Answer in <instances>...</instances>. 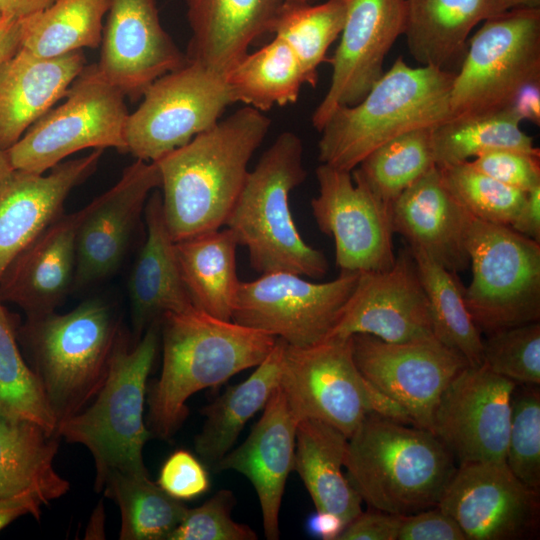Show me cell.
<instances>
[{
    "label": "cell",
    "instance_id": "4fadbf2b",
    "mask_svg": "<svg viewBox=\"0 0 540 540\" xmlns=\"http://www.w3.org/2000/svg\"><path fill=\"white\" fill-rule=\"evenodd\" d=\"M358 277L356 272H341L334 280L315 283L290 272L261 274L240 283L232 321L291 346L318 344L329 337Z\"/></svg>",
    "mask_w": 540,
    "mask_h": 540
},
{
    "label": "cell",
    "instance_id": "9f6ffc18",
    "mask_svg": "<svg viewBox=\"0 0 540 540\" xmlns=\"http://www.w3.org/2000/svg\"><path fill=\"white\" fill-rule=\"evenodd\" d=\"M21 47L19 20L0 18V65Z\"/></svg>",
    "mask_w": 540,
    "mask_h": 540
},
{
    "label": "cell",
    "instance_id": "83f0119b",
    "mask_svg": "<svg viewBox=\"0 0 540 540\" xmlns=\"http://www.w3.org/2000/svg\"><path fill=\"white\" fill-rule=\"evenodd\" d=\"M144 214L146 239L128 280L135 341L165 315L195 308L182 280L175 241L165 221L159 192L151 193Z\"/></svg>",
    "mask_w": 540,
    "mask_h": 540
},
{
    "label": "cell",
    "instance_id": "e0dca14e",
    "mask_svg": "<svg viewBox=\"0 0 540 540\" xmlns=\"http://www.w3.org/2000/svg\"><path fill=\"white\" fill-rule=\"evenodd\" d=\"M466 540H519L539 530V492L505 461L459 464L439 504Z\"/></svg>",
    "mask_w": 540,
    "mask_h": 540
},
{
    "label": "cell",
    "instance_id": "484cf974",
    "mask_svg": "<svg viewBox=\"0 0 540 540\" xmlns=\"http://www.w3.org/2000/svg\"><path fill=\"white\" fill-rule=\"evenodd\" d=\"M187 62L226 74L261 36L273 33L287 0H184Z\"/></svg>",
    "mask_w": 540,
    "mask_h": 540
},
{
    "label": "cell",
    "instance_id": "1f68e13d",
    "mask_svg": "<svg viewBox=\"0 0 540 540\" xmlns=\"http://www.w3.org/2000/svg\"><path fill=\"white\" fill-rule=\"evenodd\" d=\"M238 246L227 227L175 242L182 280L193 306L221 320L232 321L241 283L236 266Z\"/></svg>",
    "mask_w": 540,
    "mask_h": 540
},
{
    "label": "cell",
    "instance_id": "836d02e7",
    "mask_svg": "<svg viewBox=\"0 0 540 540\" xmlns=\"http://www.w3.org/2000/svg\"><path fill=\"white\" fill-rule=\"evenodd\" d=\"M236 102L261 112L296 102L306 83L292 48L280 37L253 53H246L227 73Z\"/></svg>",
    "mask_w": 540,
    "mask_h": 540
},
{
    "label": "cell",
    "instance_id": "7dc6e473",
    "mask_svg": "<svg viewBox=\"0 0 540 540\" xmlns=\"http://www.w3.org/2000/svg\"><path fill=\"white\" fill-rule=\"evenodd\" d=\"M177 500H192L209 490L210 479L203 462L191 452L180 449L163 463L156 482Z\"/></svg>",
    "mask_w": 540,
    "mask_h": 540
},
{
    "label": "cell",
    "instance_id": "3957f363",
    "mask_svg": "<svg viewBox=\"0 0 540 540\" xmlns=\"http://www.w3.org/2000/svg\"><path fill=\"white\" fill-rule=\"evenodd\" d=\"M344 468L370 508L402 516L437 506L457 470L432 431L376 412L348 438Z\"/></svg>",
    "mask_w": 540,
    "mask_h": 540
},
{
    "label": "cell",
    "instance_id": "5b68a950",
    "mask_svg": "<svg viewBox=\"0 0 540 540\" xmlns=\"http://www.w3.org/2000/svg\"><path fill=\"white\" fill-rule=\"evenodd\" d=\"M303 143L285 131L263 152L226 220L260 274L290 272L318 278L329 269L324 253L307 244L293 219L289 196L307 176Z\"/></svg>",
    "mask_w": 540,
    "mask_h": 540
},
{
    "label": "cell",
    "instance_id": "30bf717a",
    "mask_svg": "<svg viewBox=\"0 0 540 540\" xmlns=\"http://www.w3.org/2000/svg\"><path fill=\"white\" fill-rule=\"evenodd\" d=\"M63 98L6 150L14 170L42 174L88 148L127 152L125 95L96 63L84 67Z\"/></svg>",
    "mask_w": 540,
    "mask_h": 540
},
{
    "label": "cell",
    "instance_id": "db71d44e",
    "mask_svg": "<svg viewBox=\"0 0 540 540\" xmlns=\"http://www.w3.org/2000/svg\"><path fill=\"white\" fill-rule=\"evenodd\" d=\"M344 527L345 524L339 517L320 511H316L307 521L309 533L324 540H337Z\"/></svg>",
    "mask_w": 540,
    "mask_h": 540
},
{
    "label": "cell",
    "instance_id": "e575fe53",
    "mask_svg": "<svg viewBox=\"0 0 540 540\" xmlns=\"http://www.w3.org/2000/svg\"><path fill=\"white\" fill-rule=\"evenodd\" d=\"M523 120L513 106L487 113L450 117L432 128L437 166L469 161L492 150L513 149L540 153L521 128Z\"/></svg>",
    "mask_w": 540,
    "mask_h": 540
},
{
    "label": "cell",
    "instance_id": "94428289",
    "mask_svg": "<svg viewBox=\"0 0 540 540\" xmlns=\"http://www.w3.org/2000/svg\"><path fill=\"white\" fill-rule=\"evenodd\" d=\"M0 18H1V16H0Z\"/></svg>",
    "mask_w": 540,
    "mask_h": 540
},
{
    "label": "cell",
    "instance_id": "8d00e7d4",
    "mask_svg": "<svg viewBox=\"0 0 540 540\" xmlns=\"http://www.w3.org/2000/svg\"><path fill=\"white\" fill-rule=\"evenodd\" d=\"M410 249L428 300L435 338L460 354L470 366L483 364V339L468 311L465 287L457 273L424 252Z\"/></svg>",
    "mask_w": 540,
    "mask_h": 540
},
{
    "label": "cell",
    "instance_id": "7402d4cb",
    "mask_svg": "<svg viewBox=\"0 0 540 540\" xmlns=\"http://www.w3.org/2000/svg\"><path fill=\"white\" fill-rule=\"evenodd\" d=\"M103 149L62 161L48 174L12 170L0 181V278L63 212L70 192L97 168Z\"/></svg>",
    "mask_w": 540,
    "mask_h": 540
},
{
    "label": "cell",
    "instance_id": "ba28073f",
    "mask_svg": "<svg viewBox=\"0 0 540 540\" xmlns=\"http://www.w3.org/2000/svg\"><path fill=\"white\" fill-rule=\"evenodd\" d=\"M465 246L472 279L464 298L479 331L539 321L540 242L470 216Z\"/></svg>",
    "mask_w": 540,
    "mask_h": 540
},
{
    "label": "cell",
    "instance_id": "44dd1931",
    "mask_svg": "<svg viewBox=\"0 0 540 540\" xmlns=\"http://www.w3.org/2000/svg\"><path fill=\"white\" fill-rule=\"evenodd\" d=\"M160 184L156 163L136 159L117 183L88 204L77 231L73 289L97 283L118 269L147 200Z\"/></svg>",
    "mask_w": 540,
    "mask_h": 540
},
{
    "label": "cell",
    "instance_id": "f1b7e54d",
    "mask_svg": "<svg viewBox=\"0 0 540 540\" xmlns=\"http://www.w3.org/2000/svg\"><path fill=\"white\" fill-rule=\"evenodd\" d=\"M406 3L403 35L409 53L421 66L449 72H455V65L459 68L474 27L498 15V0H406Z\"/></svg>",
    "mask_w": 540,
    "mask_h": 540
},
{
    "label": "cell",
    "instance_id": "9c48e42d",
    "mask_svg": "<svg viewBox=\"0 0 540 540\" xmlns=\"http://www.w3.org/2000/svg\"><path fill=\"white\" fill-rule=\"evenodd\" d=\"M540 83V9H512L484 21L468 40L452 82L451 117L511 107Z\"/></svg>",
    "mask_w": 540,
    "mask_h": 540
},
{
    "label": "cell",
    "instance_id": "52a82bcc",
    "mask_svg": "<svg viewBox=\"0 0 540 540\" xmlns=\"http://www.w3.org/2000/svg\"><path fill=\"white\" fill-rule=\"evenodd\" d=\"M160 326L161 322L152 323L132 346L121 333L103 385L83 410L57 429L59 437L90 451L96 469V491L103 489L112 471L148 474L143 448L151 433L143 413Z\"/></svg>",
    "mask_w": 540,
    "mask_h": 540
},
{
    "label": "cell",
    "instance_id": "f907efd6",
    "mask_svg": "<svg viewBox=\"0 0 540 540\" xmlns=\"http://www.w3.org/2000/svg\"><path fill=\"white\" fill-rule=\"evenodd\" d=\"M47 504L35 491L0 497V531L11 522L24 515L40 518L41 506Z\"/></svg>",
    "mask_w": 540,
    "mask_h": 540
},
{
    "label": "cell",
    "instance_id": "4dcf8cb0",
    "mask_svg": "<svg viewBox=\"0 0 540 540\" xmlns=\"http://www.w3.org/2000/svg\"><path fill=\"white\" fill-rule=\"evenodd\" d=\"M286 342L276 343L262 363L244 381L230 386L203 407V427L194 446L200 460L212 468L235 444L245 424L268 403L279 385Z\"/></svg>",
    "mask_w": 540,
    "mask_h": 540
},
{
    "label": "cell",
    "instance_id": "8992f818",
    "mask_svg": "<svg viewBox=\"0 0 540 540\" xmlns=\"http://www.w3.org/2000/svg\"><path fill=\"white\" fill-rule=\"evenodd\" d=\"M21 334L58 429L103 385L121 334L116 313L91 298L64 314L27 317Z\"/></svg>",
    "mask_w": 540,
    "mask_h": 540
},
{
    "label": "cell",
    "instance_id": "681fc988",
    "mask_svg": "<svg viewBox=\"0 0 540 540\" xmlns=\"http://www.w3.org/2000/svg\"><path fill=\"white\" fill-rule=\"evenodd\" d=\"M403 517L370 508L349 522L337 540H397Z\"/></svg>",
    "mask_w": 540,
    "mask_h": 540
},
{
    "label": "cell",
    "instance_id": "9a60e30c",
    "mask_svg": "<svg viewBox=\"0 0 540 540\" xmlns=\"http://www.w3.org/2000/svg\"><path fill=\"white\" fill-rule=\"evenodd\" d=\"M311 210L321 232L333 238L341 272L389 269L396 258L390 210L352 171L321 163Z\"/></svg>",
    "mask_w": 540,
    "mask_h": 540
},
{
    "label": "cell",
    "instance_id": "cb8c5ba5",
    "mask_svg": "<svg viewBox=\"0 0 540 540\" xmlns=\"http://www.w3.org/2000/svg\"><path fill=\"white\" fill-rule=\"evenodd\" d=\"M88 205L58 216L9 264L0 278V298L27 317L55 311L73 288L76 237Z\"/></svg>",
    "mask_w": 540,
    "mask_h": 540
},
{
    "label": "cell",
    "instance_id": "74e56055",
    "mask_svg": "<svg viewBox=\"0 0 540 540\" xmlns=\"http://www.w3.org/2000/svg\"><path fill=\"white\" fill-rule=\"evenodd\" d=\"M102 490L120 509L122 540H168L188 509L149 474L112 471Z\"/></svg>",
    "mask_w": 540,
    "mask_h": 540
},
{
    "label": "cell",
    "instance_id": "ffe728a7",
    "mask_svg": "<svg viewBox=\"0 0 540 540\" xmlns=\"http://www.w3.org/2000/svg\"><path fill=\"white\" fill-rule=\"evenodd\" d=\"M186 62L160 22L156 0H110L96 64L125 96L141 98L156 79Z\"/></svg>",
    "mask_w": 540,
    "mask_h": 540
},
{
    "label": "cell",
    "instance_id": "680465c9",
    "mask_svg": "<svg viewBox=\"0 0 540 540\" xmlns=\"http://www.w3.org/2000/svg\"><path fill=\"white\" fill-rule=\"evenodd\" d=\"M13 168L10 165L6 151L0 147V181L3 180Z\"/></svg>",
    "mask_w": 540,
    "mask_h": 540
},
{
    "label": "cell",
    "instance_id": "c3c4849f",
    "mask_svg": "<svg viewBox=\"0 0 540 540\" xmlns=\"http://www.w3.org/2000/svg\"><path fill=\"white\" fill-rule=\"evenodd\" d=\"M397 540H466L452 517L438 506L403 517Z\"/></svg>",
    "mask_w": 540,
    "mask_h": 540
},
{
    "label": "cell",
    "instance_id": "6da1fadb",
    "mask_svg": "<svg viewBox=\"0 0 540 540\" xmlns=\"http://www.w3.org/2000/svg\"><path fill=\"white\" fill-rule=\"evenodd\" d=\"M270 126L263 112L245 106L154 161L175 242L225 226Z\"/></svg>",
    "mask_w": 540,
    "mask_h": 540
},
{
    "label": "cell",
    "instance_id": "91938a15",
    "mask_svg": "<svg viewBox=\"0 0 540 540\" xmlns=\"http://www.w3.org/2000/svg\"><path fill=\"white\" fill-rule=\"evenodd\" d=\"M313 0H287L286 3L289 4H304V3H311Z\"/></svg>",
    "mask_w": 540,
    "mask_h": 540
},
{
    "label": "cell",
    "instance_id": "4316f807",
    "mask_svg": "<svg viewBox=\"0 0 540 540\" xmlns=\"http://www.w3.org/2000/svg\"><path fill=\"white\" fill-rule=\"evenodd\" d=\"M86 66L83 50L40 57L23 48L0 65V147L7 150L62 99Z\"/></svg>",
    "mask_w": 540,
    "mask_h": 540
},
{
    "label": "cell",
    "instance_id": "603a6c76",
    "mask_svg": "<svg viewBox=\"0 0 540 540\" xmlns=\"http://www.w3.org/2000/svg\"><path fill=\"white\" fill-rule=\"evenodd\" d=\"M298 422L278 385L247 439L212 467L215 472L234 470L249 479L259 499L268 540L280 537V507L294 470Z\"/></svg>",
    "mask_w": 540,
    "mask_h": 540
},
{
    "label": "cell",
    "instance_id": "f5cc1de1",
    "mask_svg": "<svg viewBox=\"0 0 540 540\" xmlns=\"http://www.w3.org/2000/svg\"><path fill=\"white\" fill-rule=\"evenodd\" d=\"M522 120L540 124V83L524 87L512 105Z\"/></svg>",
    "mask_w": 540,
    "mask_h": 540
},
{
    "label": "cell",
    "instance_id": "11a10c76",
    "mask_svg": "<svg viewBox=\"0 0 540 540\" xmlns=\"http://www.w3.org/2000/svg\"><path fill=\"white\" fill-rule=\"evenodd\" d=\"M55 0H0V16L22 20L49 7Z\"/></svg>",
    "mask_w": 540,
    "mask_h": 540
},
{
    "label": "cell",
    "instance_id": "8fae6325",
    "mask_svg": "<svg viewBox=\"0 0 540 540\" xmlns=\"http://www.w3.org/2000/svg\"><path fill=\"white\" fill-rule=\"evenodd\" d=\"M279 386L299 420L322 421L348 438L373 412L411 424L403 410L361 374L351 337H330L307 347L286 343Z\"/></svg>",
    "mask_w": 540,
    "mask_h": 540
},
{
    "label": "cell",
    "instance_id": "277c9868",
    "mask_svg": "<svg viewBox=\"0 0 540 540\" xmlns=\"http://www.w3.org/2000/svg\"><path fill=\"white\" fill-rule=\"evenodd\" d=\"M454 76L430 66H409L398 57L361 101L331 113L319 131L320 163L352 171L387 141L449 119Z\"/></svg>",
    "mask_w": 540,
    "mask_h": 540
},
{
    "label": "cell",
    "instance_id": "6f0895ef",
    "mask_svg": "<svg viewBox=\"0 0 540 540\" xmlns=\"http://www.w3.org/2000/svg\"><path fill=\"white\" fill-rule=\"evenodd\" d=\"M540 9V0H498V14L512 9Z\"/></svg>",
    "mask_w": 540,
    "mask_h": 540
},
{
    "label": "cell",
    "instance_id": "816d5d0a",
    "mask_svg": "<svg viewBox=\"0 0 540 540\" xmlns=\"http://www.w3.org/2000/svg\"><path fill=\"white\" fill-rule=\"evenodd\" d=\"M509 226L519 234L540 242V185L527 192Z\"/></svg>",
    "mask_w": 540,
    "mask_h": 540
},
{
    "label": "cell",
    "instance_id": "f6af8a7d",
    "mask_svg": "<svg viewBox=\"0 0 540 540\" xmlns=\"http://www.w3.org/2000/svg\"><path fill=\"white\" fill-rule=\"evenodd\" d=\"M235 504L232 491H217L201 506L187 509L168 540H256L251 527L232 518Z\"/></svg>",
    "mask_w": 540,
    "mask_h": 540
},
{
    "label": "cell",
    "instance_id": "f35d334b",
    "mask_svg": "<svg viewBox=\"0 0 540 540\" xmlns=\"http://www.w3.org/2000/svg\"><path fill=\"white\" fill-rule=\"evenodd\" d=\"M432 128H419L382 144L352 170L389 210L397 197L436 166Z\"/></svg>",
    "mask_w": 540,
    "mask_h": 540
},
{
    "label": "cell",
    "instance_id": "d590c367",
    "mask_svg": "<svg viewBox=\"0 0 540 540\" xmlns=\"http://www.w3.org/2000/svg\"><path fill=\"white\" fill-rule=\"evenodd\" d=\"M110 0H55L45 10L19 20L21 48L56 57L101 44Z\"/></svg>",
    "mask_w": 540,
    "mask_h": 540
},
{
    "label": "cell",
    "instance_id": "60d3db41",
    "mask_svg": "<svg viewBox=\"0 0 540 540\" xmlns=\"http://www.w3.org/2000/svg\"><path fill=\"white\" fill-rule=\"evenodd\" d=\"M0 298V414L29 420L57 435L38 377L22 357L13 325Z\"/></svg>",
    "mask_w": 540,
    "mask_h": 540
},
{
    "label": "cell",
    "instance_id": "2e32d148",
    "mask_svg": "<svg viewBox=\"0 0 540 540\" xmlns=\"http://www.w3.org/2000/svg\"><path fill=\"white\" fill-rule=\"evenodd\" d=\"M516 383L487 366H467L443 391L432 432L460 464L506 460Z\"/></svg>",
    "mask_w": 540,
    "mask_h": 540
},
{
    "label": "cell",
    "instance_id": "5bb4252c",
    "mask_svg": "<svg viewBox=\"0 0 540 540\" xmlns=\"http://www.w3.org/2000/svg\"><path fill=\"white\" fill-rule=\"evenodd\" d=\"M355 364L364 378L398 405L414 426L432 431L445 388L468 362L438 340L391 343L369 334L351 336Z\"/></svg>",
    "mask_w": 540,
    "mask_h": 540
},
{
    "label": "cell",
    "instance_id": "ee69618b",
    "mask_svg": "<svg viewBox=\"0 0 540 540\" xmlns=\"http://www.w3.org/2000/svg\"><path fill=\"white\" fill-rule=\"evenodd\" d=\"M483 364L517 385L539 386V321L488 334L483 340Z\"/></svg>",
    "mask_w": 540,
    "mask_h": 540
},
{
    "label": "cell",
    "instance_id": "ac0fdd59",
    "mask_svg": "<svg viewBox=\"0 0 540 540\" xmlns=\"http://www.w3.org/2000/svg\"><path fill=\"white\" fill-rule=\"evenodd\" d=\"M369 334L391 343L437 340L409 246L384 271L361 272L330 337Z\"/></svg>",
    "mask_w": 540,
    "mask_h": 540
},
{
    "label": "cell",
    "instance_id": "bcb514c9",
    "mask_svg": "<svg viewBox=\"0 0 540 540\" xmlns=\"http://www.w3.org/2000/svg\"><path fill=\"white\" fill-rule=\"evenodd\" d=\"M469 162L482 173L524 192L540 185V153L497 149Z\"/></svg>",
    "mask_w": 540,
    "mask_h": 540
},
{
    "label": "cell",
    "instance_id": "ab89813d",
    "mask_svg": "<svg viewBox=\"0 0 540 540\" xmlns=\"http://www.w3.org/2000/svg\"><path fill=\"white\" fill-rule=\"evenodd\" d=\"M350 0H327L324 3H286L273 33L283 39L296 54L306 83L315 86L317 69L326 61L331 44L340 36Z\"/></svg>",
    "mask_w": 540,
    "mask_h": 540
},
{
    "label": "cell",
    "instance_id": "b9f144b4",
    "mask_svg": "<svg viewBox=\"0 0 540 540\" xmlns=\"http://www.w3.org/2000/svg\"><path fill=\"white\" fill-rule=\"evenodd\" d=\"M437 167L453 197L482 221L509 226L526 198L527 192L493 179L469 161Z\"/></svg>",
    "mask_w": 540,
    "mask_h": 540
},
{
    "label": "cell",
    "instance_id": "7bdbcfd3",
    "mask_svg": "<svg viewBox=\"0 0 540 540\" xmlns=\"http://www.w3.org/2000/svg\"><path fill=\"white\" fill-rule=\"evenodd\" d=\"M510 471L540 492V393L535 385H516L505 460Z\"/></svg>",
    "mask_w": 540,
    "mask_h": 540
},
{
    "label": "cell",
    "instance_id": "f546056e",
    "mask_svg": "<svg viewBox=\"0 0 540 540\" xmlns=\"http://www.w3.org/2000/svg\"><path fill=\"white\" fill-rule=\"evenodd\" d=\"M348 437L315 419H301L296 430L294 470L316 511L339 517L345 526L362 512V499L343 473Z\"/></svg>",
    "mask_w": 540,
    "mask_h": 540
},
{
    "label": "cell",
    "instance_id": "d6a6232c",
    "mask_svg": "<svg viewBox=\"0 0 540 540\" xmlns=\"http://www.w3.org/2000/svg\"><path fill=\"white\" fill-rule=\"evenodd\" d=\"M59 438L35 422L0 414V497L35 491L48 504L66 494L69 482L53 466Z\"/></svg>",
    "mask_w": 540,
    "mask_h": 540
},
{
    "label": "cell",
    "instance_id": "d4e9b609",
    "mask_svg": "<svg viewBox=\"0 0 540 540\" xmlns=\"http://www.w3.org/2000/svg\"><path fill=\"white\" fill-rule=\"evenodd\" d=\"M470 216L445 186L437 165L404 190L390 208L393 232L454 273L470 264L465 246Z\"/></svg>",
    "mask_w": 540,
    "mask_h": 540
},
{
    "label": "cell",
    "instance_id": "d6986e66",
    "mask_svg": "<svg viewBox=\"0 0 540 540\" xmlns=\"http://www.w3.org/2000/svg\"><path fill=\"white\" fill-rule=\"evenodd\" d=\"M406 0H350L340 42L327 61L330 86L312 115L320 131L339 106L361 101L383 75L387 54L406 27Z\"/></svg>",
    "mask_w": 540,
    "mask_h": 540
},
{
    "label": "cell",
    "instance_id": "7c38bea8",
    "mask_svg": "<svg viewBox=\"0 0 540 540\" xmlns=\"http://www.w3.org/2000/svg\"><path fill=\"white\" fill-rule=\"evenodd\" d=\"M129 114L127 152L154 162L212 128L235 103L226 74L198 63L186 64L156 79Z\"/></svg>",
    "mask_w": 540,
    "mask_h": 540
},
{
    "label": "cell",
    "instance_id": "7a4b0ae2",
    "mask_svg": "<svg viewBox=\"0 0 540 540\" xmlns=\"http://www.w3.org/2000/svg\"><path fill=\"white\" fill-rule=\"evenodd\" d=\"M160 332L162 369L149 389L147 425L151 435L166 441L186 419V402L193 394L258 366L277 340L267 332L196 308L165 315Z\"/></svg>",
    "mask_w": 540,
    "mask_h": 540
}]
</instances>
